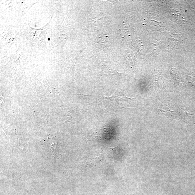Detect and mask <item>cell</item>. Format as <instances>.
Here are the masks:
<instances>
[{"label": "cell", "instance_id": "7a4b0ae2", "mask_svg": "<svg viewBox=\"0 0 195 195\" xmlns=\"http://www.w3.org/2000/svg\"><path fill=\"white\" fill-rule=\"evenodd\" d=\"M171 72L175 82L179 85L182 84V82H181L182 79H181L180 72L179 70L177 69L172 68L171 70Z\"/></svg>", "mask_w": 195, "mask_h": 195}, {"label": "cell", "instance_id": "6da1fadb", "mask_svg": "<svg viewBox=\"0 0 195 195\" xmlns=\"http://www.w3.org/2000/svg\"><path fill=\"white\" fill-rule=\"evenodd\" d=\"M100 99L103 101L108 108L115 110L124 108L125 106L124 102L132 99L127 98L124 95L123 91L118 89L113 96L108 97L104 96Z\"/></svg>", "mask_w": 195, "mask_h": 195}]
</instances>
